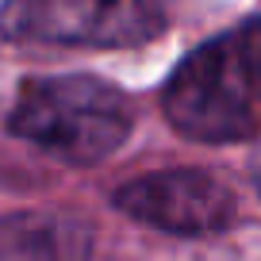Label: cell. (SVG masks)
I'll use <instances>...</instances> for the list:
<instances>
[{
  "mask_svg": "<svg viewBox=\"0 0 261 261\" xmlns=\"http://www.w3.org/2000/svg\"><path fill=\"white\" fill-rule=\"evenodd\" d=\"M250 173H253V185H257V192H261V146H257V154H253V165H250Z\"/></svg>",
  "mask_w": 261,
  "mask_h": 261,
  "instance_id": "8992f818",
  "label": "cell"
},
{
  "mask_svg": "<svg viewBox=\"0 0 261 261\" xmlns=\"http://www.w3.org/2000/svg\"><path fill=\"white\" fill-rule=\"evenodd\" d=\"M92 230L81 215L16 212L0 219V261H89Z\"/></svg>",
  "mask_w": 261,
  "mask_h": 261,
  "instance_id": "5b68a950",
  "label": "cell"
},
{
  "mask_svg": "<svg viewBox=\"0 0 261 261\" xmlns=\"http://www.w3.org/2000/svg\"><path fill=\"white\" fill-rule=\"evenodd\" d=\"M165 27L162 0H4L0 31L16 42L54 46H142Z\"/></svg>",
  "mask_w": 261,
  "mask_h": 261,
  "instance_id": "3957f363",
  "label": "cell"
},
{
  "mask_svg": "<svg viewBox=\"0 0 261 261\" xmlns=\"http://www.w3.org/2000/svg\"><path fill=\"white\" fill-rule=\"evenodd\" d=\"M115 207L169 234H212L234 219V196L200 169H162L119 185Z\"/></svg>",
  "mask_w": 261,
  "mask_h": 261,
  "instance_id": "277c9868",
  "label": "cell"
},
{
  "mask_svg": "<svg viewBox=\"0 0 261 261\" xmlns=\"http://www.w3.org/2000/svg\"><path fill=\"white\" fill-rule=\"evenodd\" d=\"M8 130L62 162L96 165L127 142L130 108L100 77H35L12 104Z\"/></svg>",
  "mask_w": 261,
  "mask_h": 261,
  "instance_id": "7a4b0ae2",
  "label": "cell"
},
{
  "mask_svg": "<svg viewBox=\"0 0 261 261\" xmlns=\"http://www.w3.org/2000/svg\"><path fill=\"white\" fill-rule=\"evenodd\" d=\"M169 123L192 142H238L261 127V19L196 46L165 81Z\"/></svg>",
  "mask_w": 261,
  "mask_h": 261,
  "instance_id": "6da1fadb",
  "label": "cell"
}]
</instances>
